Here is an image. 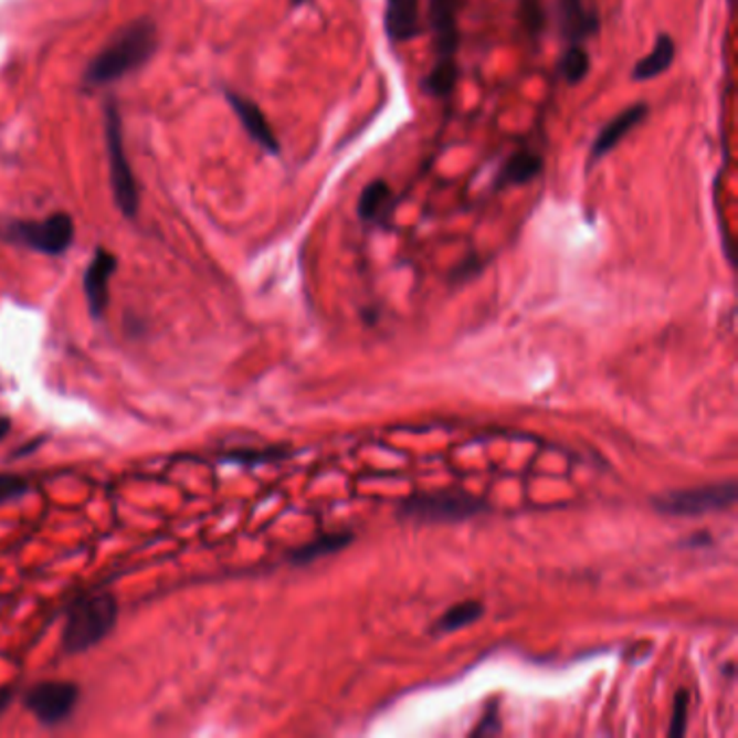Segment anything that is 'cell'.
<instances>
[{
	"mask_svg": "<svg viewBox=\"0 0 738 738\" xmlns=\"http://www.w3.org/2000/svg\"><path fill=\"white\" fill-rule=\"evenodd\" d=\"M29 489H31V485L27 483V478L15 475H0V505L11 500V498L24 496Z\"/></svg>",
	"mask_w": 738,
	"mask_h": 738,
	"instance_id": "obj_21",
	"label": "cell"
},
{
	"mask_svg": "<svg viewBox=\"0 0 738 738\" xmlns=\"http://www.w3.org/2000/svg\"><path fill=\"white\" fill-rule=\"evenodd\" d=\"M557 72L568 87H579L591 72V56L584 44H568L557 61Z\"/></svg>",
	"mask_w": 738,
	"mask_h": 738,
	"instance_id": "obj_17",
	"label": "cell"
},
{
	"mask_svg": "<svg viewBox=\"0 0 738 738\" xmlns=\"http://www.w3.org/2000/svg\"><path fill=\"white\" fill-rule=\"evenodd\" d=\"M737 496V481H724L663 494L654 500V507L667 516H702L732 507Z\"/></svg>",
	"mask_w": 738,
	"mask_h": 738,
	"instance_id": "obj_6",
	"label": "cell"
},
{
	"mask_svg": "<svg viewBox=\"0 0 738 738\" xmlns=\"http://www.w3.org/2000/svg\"><path fill=\"white\" fill-rule=\"evenodd\" d=\"M520 18L530 38L537 40L539 35H544L548 22H546V9L539 4V0H523Z\"/></svg>",
	"mask_w": 738,
	"mask_h": 738,
	"instance_id": "obj_20",
	"label": "cell"
},
{
	"mask_svg": "<svg viewBox=\"0 0 738 738\" xmlns=\"http://www.w3.org/2000/svg\"><path fill=\"white\" fill-rule=\"evenodd\" d=\"M676 42L670 33H658L652 51L641 56L631 70V78L634 83H647L658 76H663L676 61Z\"/></svg>",
	"mask_w": 738,
	"mask_h": 738,
	"instance_id": "obj_16",
	"label": "cell"
},
{
	"mask_svg": "<svg viewBox=\"0 0 738 738\" xmlns=\"http://www.w3.org/2000/svg\"><path fill=\"white\" fill-rule=\"evenodd\" d=\"M494 719H496V710H492V713H489V715H487V717H485V719H483V721H485V724H492V721H494ZM485 732H487V735H496V732H498V728H496V726H494V728H489V730H487V728H483V726H478V728H476V730H475V732H473V735H485Z\"/></svg>",
	"mask_w": 738,
	"mask_h": 738,
	"instance_id": "obj_23",
	"label": "cell"
},
{
	"mask_svg": "<svg viewBox=\"0 0 738 738\" xmlns=\"http://www.w3.org/2000/svg\"><path fill=\"white\" fill-rule=\"evenodd\" d=\"M76 702H78V686L59 681L33 686L24 697L27 708L44 726H56L65 721L76 708Z\"/></svg>",
	"mask_w": 738,
	"mask_h": 738,
	"instance_id": "obj_9",
	"label": "cell"
},
{
	"mask_svg": "<svg viewBox=\"0 0 738 738\" xmlns=\"http://www.w3.org/2000/svg\"><path fill=\"white\" fill-rule=\"evenodd\" d=\"M481 615H483V604L476 600L455 604L440 618V622L435 624V633H455L468 629L476 620H481Z\"/></svg>",
	"mask_w": 738,
	"mask_h": 738,
	"instance_id": "obj_19",
	"label": "cell"
},
{
	"mask_svg": "<svg viewBox=\"0 0 738 738\" xmlns=\"http://www.w3.org/2000/svg\"><path fill=\"white\" fill-rule=\"evenodd\" d=\"M485 509L487 505L471 494L444 492V494L410 496L401 507V516L421 523H460L475 518Z\"/></svg>",
	"mask_w": 738,
	"mask_h": 738,
	"instance_id": "obj_5",
	"label": "cell"
},
{
	"mask_svg": "<svg viewBox=\"0 0 738 738\" xmlns=\"http://www.w3.org/2000/svg\"><path fill=\"white\" fill-rule=\"evenodd\" d=\"M686 719H688V693L681 690L674 702V715H672V737H681L686 730Z\"/></svg>",
	"mask_w": 738,
	"mask_h": 738,
	"instance_id": "obj_22",
	"label": "cell"
},
{
	"mask_svg": "<svg viewBox=\"0 0 738 738\" xmlns=\"http://www.w3.org/2000/svg\"><path fill=\"white\" fill-rule=\"evenodd\" d=\"M157 51V27L139 18L124 27L85 70L87 87H103L141 67Z\"/></svg>",
	"mask_w": 738,
	"mask_h": 738,
	"instance_id": "obj_2",
	"label": "cell"
},
{
	"mask_svg": "<svg viewBox=\"0 0 738 738\" xmlns=\"http://www.w3.org/2000/svg\"><path fill=\"white\" fill-rule=\"evenodd\" d=\"M115 268H117V259L106 250H98L85 271L83 286H85L89 313L94 315V318L105 315L106 306H108V284H110Z\"/></svg>",
	"mask_w": 738,
	"mask_h": 738,
	"instance_id": "obj_15",
	"label": "cell"
},
{
	"mask_svg": "<svg viewBox=\"0 0 738 738\" xmlns=\"http://www.w3.org/2000/svg\"><path fill=\"white\" fill-rule=\"evenodd\" d=\"M7 699H9V695H7V693H4V695H0V708L4 706V702H7Z\"/></svg>",
	"mask_w": 738,
	"mask_h": 738,
	"instance_id": "obj_26",
	"label": "cell"
},
{
	"mask_svg": "<svg viewBox=\"0 0 738 738\" xmlns=\"http://www.w3.org/2000/svg\"><path fill=\"white\" fill-rule=\"evenodd\" d=\"M7 236L40 254L59 256L74 241V221L67 212H54L42 221H15L7 228Z\"/></svg>",
	"mask_w": 738,
	"mask_h": 738,
	"instance_id": "obj_7",
	"label": "cell"
},
{
	"mask_svg": "<svg viewBox=\"0 0 738 738\" xmlns=\"http://www.w3.org/2000/svg\"><path fill=\"white\" fill-rule=\"evenodd\" d=\"M462 0H429V29L433 33L435 61L421 78V92L429 98H449L462 78L457 53L462 46L460 31Z\"/></svg>",
	"mask_w": 738,
	"mask_h": 738,
	"instance_id": "obj_1",
	"label": "cell"
},
{
	"mask_svg": "<svg viewBox=\"0 0 738 738\" xmlns=\"http://www.w3.org/2000/svg\"><path fill=\"white\" fill-rule=\"evenodd\" d=\"M354 539L351 533H329V535H320L315 541L302 546L299 550L293 552V561L295 563H310L317 561L320 557H327L331 552L342 550L349 541Z\"/></svg>",
	"mask_w": 738,
	"mask_h": 738,
	"instance_id": "obj_18",
	"label": "cell"
},
{
	"mask_svg": "<svg viewBox=\"0 0 738 738\" xmlns=\"http://www.w3.org/2000/svg\"><path fill=\"white\" fill-rule=\"evenodd\" d=\"M544 169H546V162L537 152L516 150L514 155H509L507 159L503 160L500 169L494 173L489 191L492 193H503L507 189L527 187L544 173Z\"/></svg>",
	"mask_w": 738,
	"mask_h": 738,
	"instance_id": "obj_13",
	"label": "cell"
},
{
	"mask_svg": "<svg viewBox=\"0 0 738 738\" xmlns=\"http://www.w3.org/2000/svg\"><path fill=\"white\" fill-rule=\"evenodd\" d=\"M117 600L110 593H89L76 598L65 618L63 647L70 654H81L98 645L117 622Z\"/></svg>",
	"mask_w": 738,
	"mask_h": 738,
	"instance_id": "obj_3",
	"label": "cell"
},
{
	"mask_svg": "<svg viewBox=\"0 0 738 738\" xmlns=\"http://www.w3.org/2000/svg\"><path fill=\"white\" fill-rule=\"evenodd\" d=\"M726 2H728V4H732V0H726Z\"/></svg>",
	"mask_w": 738,
	"mask_h": 738,
	"instance_id": "obj_27",
	"label": "cell"
},
{
	"mask_svg": "<svg viewBox=\"0 0 738 738\" xmlns=\"http://www.w3.org/2000/svg\"><path fill=\"white\" fill-rule=\"evenodd\" d=\"M650 113H652V106L641 101V103L626 106L618 115H613L593 137L589 146V155L584 160V171L589 173L598 162L607 159L633 133L634 128H639L650 117Z\"/></svg>",
	"mask_w": 738,
	"mask_h": 738,
	"instance_id": "obj_8",
	"label": "cell"
},
{
	"mask_svg": "<svg viewBox=\"0 0 738 738\" xmlns=\"http://www.w3.org/2000/svg\"><path fill=\"white\" fill-rule=\"evenodd\" d=\"M394 209H397V200H394V191L390 182L383 178H372L360 193L356 212L360 221L367 225L390 228Z\"/></svg>",
	"mask_w": 738,
	"mask_h": 738,
	"instance_id": "obj_14",
	"label": "cell"
},
{
	"mask_svg": "<svg viewBox=\"0 0 738 738\" xmlns=\"http://www.w3.org/2000/svg\"><path fill=\"white\" fill-rule=\"evenodd\" d=\"M288 2H291L293 9H302V7H306L310 0H288Z\"/></svg>",
	"mask_w": 738,
	"mask_h": 738,
	"instance_id": "obj_25",
	"label": "cell"
},
{
	"mask_svg": "<svg viewBox=\"0 0 738 738\" xmlns=\"http://www.w3.org/2000/svg\"><path fill=\"white\" fill-rule=\"evenodd\" d=\"M557 33L568 44H584L602 29L600 13L589 9L584 0H555Z\"/></svg>",
	"mask_w": 738,
	"mask_h": 738,
	"instance_id": "obj_10",
	"label": "cell"
},
{
	"mask_svg": "<svg viewBox=\"0 0 738 738\" xmlns=\"http://www.w3.org/2000/svg\"><path fill=\"white\" fill-rule=\"evenodd\" d=\"M106 152H108V169H110V189L117 209L126 217H135L139 211V191L130 169V162L124 152V137H122V122L115 105L106 108Z\"/></svg>",
	"mask_w": 738,
	"mask_h": 738,
	"instance_id": "obj_4",
	"label": "cell"
},
{
	"mask_svg": "<svg viewBox=\"0 0 738 738\" xmlns=\"http://www.w3.org/2000/svg\"><path fill=\"white\" fill-rule=\"evenodd\" d=\"M225 101L228 105L232 106L234 115L239 117L243 130L250 135V139L254 144H259L266 155L271 157H280L282 155V146L277 135L273 133L263 108L256 105L254 101L236 94V92H225Z\"/></svg>",
	"mask_w": 738,
	"mask_h": 738,
	"instance_id": "obj_11",
	"label": "cell"
},
{
	"mask_svg": "<svg viewBox=\"0 0 738 738\" xmlns=\"http://www.w3.org/2000/svg\"><path fill=\"white\" fill-rule=\"evenodd\" d=\"M9 429H11V421H9V419H4V417H0V440H2V437H7Z\"/></svg>",
	"mask_w": 738,
	"mask_h": 738,
	"instance_id": "obj_24",
	"label": "cell"
},
{
	"mask_svg": "<svg viewBox=\"0 0 738 738\" xmlns=\"http://www.w3.org/2000/svg\"><path fill=\"white\" fill-rule=\"evenodd\" d=\"M419 2L421 0H386L383 31L392 46L414 42L424 33Z\"/></svg>",
	"mask_w": 738,
	"mask_h": 738,
	"instance_id": "obj_12",
	"label": "cell"
}]
</instances>
